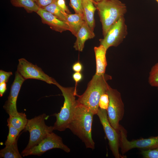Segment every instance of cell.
Segmentation results:
<instances>
[{
    "label": "cell",
    "mask_w": 158,
    "mask_h": 158,
    "mask_svg": "<svg viewBox=\"0 0 158 158\" xmlns=\"http://www.w3.org/2000/svg\"><path fill=\"white\" fill-rule=\"evenodd\" d=\"M95 6L102 23L104 37L127 12L126 5L119 0H103L97 2Z\"/></svg>",
    "instance_id": "4"
},
{
    "label": "cell",
    "mask_w": 158,
    "mask_h": 158,
    "mask_svg": "<svg viewBox=\"0 0 158 158\" xmlns=\"http://www.w3.org/2000/svg\"><path fill=\"white\" fill-rule=\"evenodd\" d=\"M18 140L14 143L6 145L4 148L0 150V158H22L23 157L19 153L18 149Z\"/></svg>",
    "instance_id": "19"
},
{
    "label": "cell",
    "mask_w": 158,
    "mask_h": 158,
    "mask_svg": "<svg viewBox=\"0 0 158 158\" xmlns=\"http://www.w3.org/2000/svg\"><path fill=\"white\" fill-rule=\"evenodd\" d=\"M36 13L41 18L42 23L49 25L52 30L60 32L70 31V28L66 23L60 20L44 9L39 8Z\"/></svg>",
    "instance_id": "13"
},
{
    "label": "cell",
    "mask_w": 158,
    "mask_h": 158,
    "mask_svg": "<svg viewBox=\"0 0 158 158\" xmlns=\"http://www.w3.org/2000/svg\"><path fill=\"white\" fill-rule=\"evenodd\" d=\"M107 50L102 45L100 44L98 47H94L96 69L95 74L101 75L105 73L107 62L106 58Z\"/></svg>",
    "instance_id": "15"
},
{
    "label": "cell",
    "mask_w": 158,
    "mask_h": 158,
    "mask_svg": "<svg viewBox=\"0 0 158 158\" xmlns=\"http://www.w3.org/2000/svg\"><path fill=\"white\" fill-rule=\"evenodd\" d=\"M95 1L97 3L104 0H93Z\"/></svg>",
    "instance_id": "34"
},
{
    "label": "cell",
    "mask_w": 158,
    "mask_h": 158,
    "mask_svg": "<svg viewBox=\"0 0 158 158\" xmlns=\"http://www.w3.org/2000/svg\"><path fill=\"white\" fill-rule=\"evenodd\" d=\"M56 3L63 12L68 14L71 13L70 10L66 5L65 0H57Z\"/></svg>",
    "instance_id": "28"
},
{
    "label": "cell",
    "mask_w": 158,
    "mask_h": 158,
    "mask_svg": "<svg viewBox=\"0 0 158 158\" xmlns=\"http://www.w3.org/2000/svg\"><path fill=\"white\" fill-rule=\"evenodd\" d=\"M17 71L25 80L37 79L49 84L55 85L57 82L55 79L45 74L40 68L29 62L24 58L18 59Z\"/></svg>",
    "instance_id": "11"
},
{
    "label": "cell",
    "mask_w": 158,
    "mask_h": 158,
    "mask_svg": "<svg viewBox=\"0 0 158 158\" xmlns=\"http://www.w3.org/2000/svg\"><path fill=\"white\" fill-rule=\"evenodd\" d=\"M158 4V0H155Z\"/></svg>",
    "instance_id": "36"
},
{
    "label": "cell",
    "mask_w": 158,
    "mask_h": 158,
    "mask_svg": "<svg viewBox=\"0 0 158 158\" xmlns=\"http://www.w3.org/2000/svg\"><path fill=\"white\" fill-rule=\"evenodd\" d=\"M72 69L75 72H80L83 70V66L80 62H77L73 65Z\"/></svg>",
    "instance_id": "31"
},
{
    "label": "cell",
    "mask_w": 158,
    "mask_h": 158,
    "mask_svg": "<svg viewBox=\"0 0 158 158\" xmlns=\"http://www.w3.org/2000/svg\"><path fill=\"white\" fill-rule=\"evenodd\" d=\"M127 33V26L123 16L111 27L103 39L99 40L100 44L107 50L111 47H116L122 42Z\"/></svg>",
    "instance_id": "9"
},
{
    "label": "cell",
    "mask_w": 158,
    "mask_h": 158,
    "mask_svg": "<svg viewBox=\"0 0 158 158\" xmlns=\"http://www.w3.org/2000/svg\"><path fill=\"white\" fill-rule=\"evenodd\" d=\"M119 133L120 147L121 148V152L123 154L135 148L143 150L158 148V136L147 138H142L133 140L130 141L127 138L126 130L121 125L119 127Z\"/></svg>",
    "instance_id": "8"
},
{
    "label": "cell",
    "mask_w": 158,
    "mask_h": 158,
    "mask_svg": "<svg viewBox=\"0 0 158 158\" xmlns=\"http://www.w3.org/2000/svg\"><path fill=\"white\" fill-rule=\"evenodd\" d=\"M141 154L145 158H158V148L143 150Z\"/></svg>",
    "instance_id": "25"
},
{
    "label": "cell",
    "mask_w": 158,
    "mask_h": 158,
    "mask_svg": "<svg viewBox=\"0 0 158 158\" xmlns=\"http://www.w3.org/2000/svg\"><path fill=\"white\" fill-rule=\"evenodd\" d=\"M82 6L84 20L94 30L95 26L94 15L96 7L92 2L88 0H82Z\"/></svg>",
    "instance_id": "16"
},
{
    "label": "cell",
    "mask_w": 158,
    "mask_h": 158,
    "mask_svg": "<svg viewBox=\"0 0 158 158\" xmlns=\"http://www.w3.org/2000/svg\"><path fill=\"white\" fill-rule=\"evenodd\" d=\"M148 82L151 86L158 87V62L151 68L149 73Z\"/></svg>",
    "instance_id": "23"
},
{
    "label": "cell",
    "mask_w": 158,
    "mask_h": 158,
    "mask_svg": "<svg viewBox=\"0 0 158 158\" xmlns=\"http://www.w3.org/2000/svg\"><path fill=\"white\" fill-rule=\"evenodd\" d=\"M56 0H54L43 9L51 13L60 20L67 23L66 17L63 14L64 12L57 5Z\"/></svg>",
    "instance_id": "21"
},
{
    "label": "cell",
    "mask_w": 158,
    "mask_h": 158,
    "mask_svg": "<svg viewBox=\"0 0 158 158\" xmlns=\"http://www.w3.org/2000/svg\"><path fill=\"white\" fill-rule=\"evenodd\" d=\"M14 6L24 8L30 12L37 13L39 7L33 0H11Z\"/></svg>",
    "instance_id": "20"
},
{
    "label": "cell",
    "mask_w": 158,
    "mask_h": 158,
    "mask_svg": "<svg viewBox=\"0 0 158 158\" xmlns=\"http://www.w3.org/2000/svg\"><path fill=\"white\" fill-rule=\"evenodd\" d=\"M6 90V83H0V96H3Z\"/></svg>",
    "instance_id": "32"
},
{
    "label": "cell",
    "mask_w": 158,
    "mask_h": 158,
    "mask_svg": "<svg viewBox=\"0 0 158 158\" xmlns=\"http://www.w3.org/2000/svg\"><path fill=\"white\" fill-rule=\"evenodd\" d=\"M109 99L107 109L108 120L111 126L119 132L120 121L122 119L124 113V104L120 92L109 85L106 91Z\"/></svg>",
    "instance_id": "6"
},
{
    "label": "cell",
    "mask_w": 158,
    "mask_h": 158,
    "mask_svg": "<svg viewBox=\"0 0 158 158\" xmlns=\"http://www.w3.org/2000/svg\"><path fill=\"white\" fill-rule=\"evenodd\" d=\"M25 80L17 71L16 72L14 80L11 86L8 100L3 106L9 116H16L19 113L17 109L16 101L21 85Z\"/></svg>",
    "instance_id": "12"
},
{
    "label": "cell",
    "mask_w": 158,
    "mask_h": 158,
    "mask_svg": "<svg viewBox=\"0 0 158 158\" xmlns=\"http://www.w3.org/2000/svg\"><path fill=\"white\" fill-rule=\"evenodd\" d=\"M94 115L89 108L78 103L68 128L84 143L86 147L93 150L95 143L92 136V126Z\"/></svg>",
    "instance_id": "1"
},
{
    "label": "cell",
    "mask_w": 158,
    "mask_h": 158,
    "mask_svg": "<svg viewBox=\"0 0 158 158\" xmlns=\"http://www.w3.org/2000/svg\"><path fill=\"white\" fill-rule=\"evenodd\" d=\"M111 79V76L107 74H95L88 83L84 93L80 95H77L78 102L89 108L94 115L97 114L101 96L106 93L109 86L107 81Z\"/></svg>",
    "instance_id": "2"
},
{
    "label": "cell",
    "mask_w": 158,
    "mask_h": 158,
    "mask_svg": "<svg viewBox=\"0 0 158 158\" xmlns=\"http://www.w3.org/2000/svg\"><path fill=\"white\" fill-rule=\"evenodd\" d=\"M7 126L9 128V132L5 143V146L15 143L18 140V136L20 132L10 124H8Z\"/></svg>",
    "instance_id": "22"
},
{
    "label": "cell",
    "mask_w": 158,
    "mask_h": 158,
    "mask_svg": "<svg viewBox=\"0 0 158 158\" xmlns=\"http://www.w3.org/2000/svg\"><path fill=\"white\" fill-rule=\"evenodd\" d=\"M95 36L93 30L85 21L75 36L76 39L74 43V48L76 51H82L86 41L93 38Z\"/></svg>",
    "instance_id": "14"
},
{
    "label": "cell",
    "mask_w": 158,
    "mask_h": 158,
    "mask_svg": "<svg viewBox=\"0 0 158 158\" xmlns=\"http://www.w3.org/2000/svg\"><path fill=\"white\" fill-rule=\"evenodd\" d=\"M109 103V99L108 95L107 93L101 95L100 98L99 105L100 108L107 109Z\"/></svg>",
    "instance_id": "26"
},
{
    "label": "cell",
    "mask_w": 158,
    "mask_h": 158,
    "mask_svg": "<svg viewBox=\"0 0 158 158\" xmlns=\"http://www.w3.org/2000/svg\"><path fill=\"white\" fill-rule=\"evenodd\" d=\"M49 116L43 114L28 119L24 131H28L30 136L28 143L24 150H28L37 145L54 130L53 126H48L45 122Z\"/></svg>",
    "instance_id": "5"
},
{
    "label": "cell",
    "mask_w": 158,
    "mask_h": 158,
    "mask_svg": "<svg viewBox=\"0 0 158 158\" xmlns=\"http://www.w3.org/2000/svg\"><path fill=\"white\" fill-rule=\"evenodd\" d=\"M55 85L61 90L64 100L60 111L54 115L56 120L53 126L54 130L63 131L68 128L74 116L78 104L75 97L78 95L75 87H64L57 82Z\"/></svg>",
    "instance_id": "3"
},
{
    "label": "cell",
    "mask_w": 158,
    "mask_h": 158,
    "mask_svg": "<svg viewBox=\"0 0 158 158\" xmlns=\"http://www.w3.org/2000/svg\"><path fill=\"white\" fill-rule=\"evenodd\" d=\"M35 2H36L37 0H33Z\"/></svg>",
    "instance_id": "35"
},
{
    "label": "cell",
    "mask_w": 158,
    "mask_h": 158,
    "mask_svg": "<svg viewBox=\"0 0 158 158\" xmlns=\"http://www.w3.org/2000/svg\"><path fill=\"white\" fill-rule=\"evenodd\" d=\"M67 21V23L70 28V31L75 36L85 21L84 16L75 13L68 14L63 12Z\"/></svg>",
    "instance_id": "17"
},
{
    "label": "cell",
    "mask_w": 158,
    "mask_h": 158,
    "mask_svg": "<svg viewBox=\"0 0 158 158\" xmlns=\"http://www.w3.org/2000/svg\"><path fill=\"white\" fill-rule=\"evenodd\" d=\"M28 121L25 113L19 112L16 116H9L7 119L8 124H9L21 132L24 130Z\"/></svg>",
    "instance_id": "18"
},
{
    "label": "cell",
    "mask_w": 158,
    "mask_h": 158,
    "mask_svg": "<svg viewBox=\"0 0 158 158\" xmlns=\"http://www.w3.org/2000/svg\"><path fill=\"white\" fill-rule=\"evenodd\" d=\"M54 148L61 149L69 153L70 149L63 142L62 138L52 132L37 145L28 150H24L21 152L23 157L30 155L40 156L47 151Z\"/></svg>",
    "instance_id": "7"
},
{
    "label": "cell",
    "mask_w": 158,
    "mask_h": 158,
    "mask_svg": "<svg viewBox=\"0 0 158 158\" xmlns=\"http://www.w3.org/2000/svg\"><path fill=\"white\" fill-rule=\"evenodd\" d=\"M69 4L75 13L83 16L82 0H70Z\"/></svg>",
    "instance_id": "24"
},
{
    "label": "cell",
    "mask_w": 158,
    "mask_h": 158,
    "mask_svg": "<svg viewBox=\"0 0 158 158\" xmlns=\"http://www.w3.org/2000/svg\"><path fill=\"white\" fill-rule=\"evenodd\" d=\"M55 0H37L36 4L40 8H43Z\"/></svg>",
    "instance_id": "29"
},
{
    "label": "cell",
    "mask_w": 158,
    "mask_h": 158,
    "mask_svg": "<svg viewBox=\"0 0 158 158\" xmlns=\"http://www.w3.org/2000/svg\"><path fill=\"white\" fill-rule=\"evenodd\" d=\"M90 0L91 1H92V2L95 5V6L97 4V3L95 1L93 0Z\"/></svg>",
    "instance_id": "33"
},
{
    "label": "cell",
    "mask_w": 158,
    "mask_h": 158,
    "mask_svg": "<svg viewBox=\"0 0 158 158\" xmlns=\"http://www.w3.org/2000/svg\"><path fill=\"white\" fill-rule=\"evenodd\" d=\"M12 75L11 72H6L0 70V83L7 82L10 77Z\"/></svg>",
    "instance_id": "27"
},
{
    "label": "cell",
    "mask_w": 158,
    "mask_h": 158,
    "mask_svg": "<svg viewBox=\"0 0 158 158\" xmlns=\"http://www.w3.org/2000/svg\"><path fill=\"white\" fill-rule=\"evenodd\" d=\"M83 75L80 72H75L72 75L73 79L75 83V88L76 90L77 84L83 79Z\"/></svg>",
    "instance_id": "30"
},
{
    "label": "cell",
    "mask_w": 158,
    "mask_h": 158,
    "mask_svg": "<svg viewBox=\"0 0 158 158\" xmlns=\"http://www.w3.org/2000/svg\"><path fill=\"white\" fill-rule=\"evenodd\" d=\"M157 89L158 90V87H157Z\"/></svg>",
    "instance_id": "37"
},
{
    "label": "cell",
    "mask_w": 158,
    "mask_h": 158,
    "mask_svg": "<svg viewBox=\"0 0 158 158\" xmlns=\"http://www.w3.org/2000/svg\"><path fill=\"white\" fill-rule=\"evenodd\" d=\"M97 115L102 126L109 141L110 148L116 158H124L119 153L120 138L119 132L111 125L108 118L107 110L99 108Z\"/></svg>",
    "instance_id": "10"
}]
</instances>
